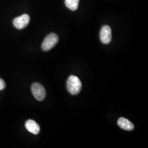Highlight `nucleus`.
<instances>
[{"label": "nucleus", "mask_w": 148, "mask_h": 148, "mask_svg": "<svg viewBox=\"0 0 148 148\" xmlns=\"http://www.w3.org/2000/svg\"><path fill=\"white\" fill-rule=\"evenodd\" d=\"M66 87L68 90L71 95H77L82 88V83L79 79L74 75H71L67 81Z\"/></svg>", "instance_id": "obj_1"}, {"label": "nucleus", "mask_w": 148, "mask_h": 148, "mask_svg": "<svg viewBox=\"0 0 148 148\" xmlns=\"http://www.w3.org/2000/svg\"><path fill=\"white\" fill-rule=\"evenodd\" d=\"M59 37L56 34H51L46 37L42 44L43 51H48L53 48L58 42Z\"/></svg>", "instance_id": "obj_2"}, {"label": "nucleus", "mask_w": 148, "mask_h": 148, "mask_svg": "<svg viewBox=\"0 0 148 148\" xmlns=\"http://www.w3.org/2000/svg\"><path fill=\"white\" fill-rule=\"evenodd\" d=\"M32 92L34 97L37 101H43L46 97V90L42 85L40 84L35 83L32 85Z\"/></svg>", "instance_id": "obj_3"}, {"label": "nucleus", "mask_w": 148, "mask_h": 148, "mask_svg": "<svg viewBox=\"0 0 148 148\" xmlns=\"http://www.w3.org/2000/svg\"><path fill=\"white\" fill-rule=\"evenodd\" d=\"M30 20L29 16L25 14L15 18L13 21V25L18 29H23L28 25Z\"/></svg>", "instance_id": "obj_4"}, {"label": "nucleus", "mask_w": 148, "mask_h": 148, "mask_svg": "<svg viewBox=\"0 0 148 148\" xmlns=\"http://www.w3.org/2000/svg\"><path fill=\"white\" fill-rule=\"evenodd\" d=\"M112 38L111 29L108 25L102 27L100 32L101 42L104 44H109L111 42Z\"/></svg>", "instance_id": "obj_5"}, {"label": "nucleus", "mask_w": 148, "mask_h": 148, "mask_svg": "<svg viewBox=\"0 0 148 148\" xmlns=\"http://www.w3.org/2000/svg\"><path fill=\"white\" fill-rule=\"evenodd\" d=\"M25 127L27 130L34 134H38L40 131L39 125L35 121L29 120L25 123Z\"/></svg>", "instance_id": "obj_6"}, {"label": "nucleus", "mask_w": 148, "mask_h": 148, "mask_svg": "<svg viewBox=\"0 0 148 148\" xmlns=\"http://www.w3.org/2000/svg\"><path fill=\"white\" fill-rule=\"evenodd\" d=\"M117 125L121 128L126 131H132L134 128L132 123L124 117H120L117 120Z\"/></svg>", "instance_id": "obj_7"}, {"label": "nucleus", "mask_w": 148, "mask_h": 148, "mask_svg": "<svg viewBox=\"0 0 148 148\" xmlns=\"http://www.w3.org/2000/svg\"><path fill=\"white\" fill-rule=\"evenodd\" d=\"M79 0H65L66 6L71 11H76L79 6Z\"/></svg>", "instance_id": "obj_8"}, {"label": "nucleus", "mask_w": 148, "mask_h": 148, "mask_svg": "<svg viewBox=\"0 0 148 148\" xmlns=\"http://www.w3.org/2000/svg\"><path fill=\"white\" fill-rule=\"evenodd\" d=\"M5 82L3 79H0V90L5 89Z\"/></svg>", "instance_id": "obj_9"}]
</instances>
